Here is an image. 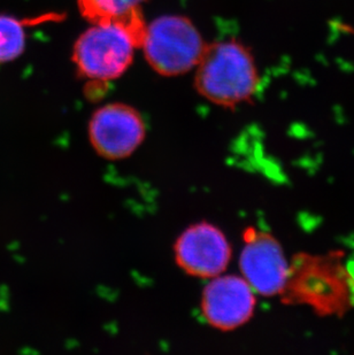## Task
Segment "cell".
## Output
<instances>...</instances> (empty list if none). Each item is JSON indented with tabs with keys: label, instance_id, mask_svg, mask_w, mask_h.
<instances>
[{
	"label": "cell",
	"instance_id": "1",
	"mask_svg": "<svg viewBox=\"0 0 354 355\" xmlns=\"http://www.w3.org/2000/svg\"><path fill=\"white\" fill-rule=\"evenodd\" d=\"M280 297L285 305L306 306L322 318H343L354 309V276L344 252L294 255Z\"/></svg>",
	"mask_w": 354,
	"mask_h": 355
},
{
	"label": "cell",
	"instance_id": "2",
	"mask_svg": "<svg viewBox=\"0 0 354 355\" xmlns=\"http://www.w3.org/2000/svg\"><path fill=\"white\" fill-rule=\"evenodd\" d=\"M194 69L198 92L222 107L248 103L260 87L259 68L252 51L234 38L206 44Z\"/></svg>",
	"mask_w": 354,
	"mask_h": 355
},
{
	"label": "cell",
	"instance_id": "3",
	"mask_svg": "<svg viewBox=\"0 0 354 355\" xmlns=\"http://www.w3.org/2000/svg\"><path fill=\"white\" fill-rule=\"evenodd\" d=\"M74 44L77 71L92 83L117 80L130 67L141 47L146 24L141 12L124 20L91 24Z\"/></svg>",
	"mask_w": 354,
	"mask_h": 355
},
{
	"label": "cell",
	"instance_id": "4",
	"mask_svg": "<svg viewBox=\"0 0 354 355\" xmlns=\"http://www.w3.org/2000/svg\"><path fill=\"white\" fill-rule=\"evenodd\" d=\"M206 44L190 19L164 15L146 24L140 49L158 74L178 76L196 68Z\"/></svg>",
	"mask_w": 354,
	"mask_h": 355
},
{
	"label": "cell",
	"instance_id": "5",
	"mask_svg": "<svg viewBox=\"0 0 354 355\" xmlns=\"http://www.w3.org/2000/svg\"><path fill=\"white\" fill-rule=\"evenodd\" d=\"M146 135L137 110L122 103L107 104L94 112L89 123V137L97 153L120 160L133 155Z\"/></svg>",
	"mask_w": 354,
	"mask_h": 355
},
{
	"label": "cell",
	"instance_id": "6",
	"mask_svg": "<svg viewBox=\"0 0 354 355\" xmlns=\"http://www.w3.org/2000/svg\"><path fill=\"white\" fill-rule=\"evenodd\" d=\"M239 258L242 277L253 291L264 297L281 293L287 281L289 261L276 238L248 228Z\"/></svg>",
	"mask_w": 354,
	"mask_h": 355
},
{
	"label": "cell",
	"instance_id": "7",
	"mask_svg": "<svg viewBox=\"0 0 354 355\" xmlns=\"http://www.w3.org/2000/svg\"><path fill=\"white\" fill-rule=\"evenodd\" d=\"M255 309V292L242 276L221 275L205 286L201 312L205 320L222 331H230L250 321Z\"/></svg>",
	"mask_w": 354,
	"mask_h": 355
},
{
	"label": "cell",
	"instance_id": "8",
	"mask_svg": "<svg viewBox=\"0 0 354 355\" xmlns=\"http://www.w3.org/2000/svg\"><path fill=\"white\" fill-rule=\"evenodd\" d=\"M176 261L184 272L201 278H213L226 272L231 248L220 229L206 222L187 228L175 245Z\"/></svg>",
	"mask_w": 354,
	"mask_h": 355
},
{
	"label": "cell",
	"instance_id": "9",
	"mask_svg": "<svg viewBox=\"0 0 354 355\" xmlns=\"http://www.w3.org/2000/svg\"><path fill=\"white\" fill-rule=\"evenodd\" d=\"M145 0H77L84 19L90 24L124 20L141 12Z\"/></svg>",
	"mask_w": 354,
	"mask_h": 355
},
{
	"label": "cell",
	"instance_id": "10",
	"mask_svg": "<svg viewBox=\"0 0 354 355\" xmlns=\"http://www.w3.org/2000/svg\"><path fill=\"white\" fill-rule=\"evenodd\" d=\"M28 22L10 15H0V64L15 60L26 49Z\"/></svg>",
	"mask_w": 354,
	"mask_h": 355
}]
</instances>
